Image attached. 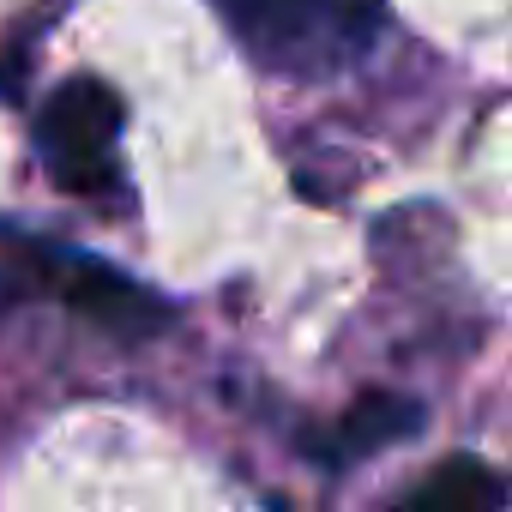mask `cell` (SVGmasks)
I'll use <instances>...</instances> for the list:
<instances>
[{
  "label": "cell",
  "mask_w": 512,
  "mask_h": 512,
  "mask_svg": "<svg viewBox=\"0 0 512 512\" xmlns=\"http://www.w3.org/2000/svg\"><path fill=\"white\" fill-rule=\"evenodd\" d=\"M229 37L284 79L350 73L386 25L380 0H211Z\"/></svg>",
  "instance_id": "cell-1"
},
{
  "label": "cell",
  "mask_w": 512,
  "mask_h": 512,
  "mask_svg": "<svg viewBox=\"0 0 512 512\" xmlns=\"http://www.w3.org/2000/svg\"><path fill=\"white\" fill-rule=\"evenodd\" d=\"M37 284H49L73 314H85L91 326H103L121 344L157 338L169 326V302H157L145 284H133L127 272L91 260V253H61V247H37Z\"/></svg>",
  "instance_id": "cell-3"
},
{
  "label": "cell",
  "mask_w": 512,
  "mask_h": 512,
  "mask_svg": "<svg viewBox=\"0 0 512 512\" xmlns=\"http://www.w3.org/2000/svg\"><path fill=\"white\" fill-rule=\"evenodd\" d=\"M428 428V410L416 398H398V392H368L356 398L326 434H320V458L326 464H350V458H368V452H386V446H404Z\"/></svg>",
  "instance_id": "cell-4"
},
{
  "label": "cell",
  "mask_w": 512,
  "mask_h": 512,
  "mask_svg": "<svg viewBox=\"0 0 512 512\" xmlns=\"http://www.w3.org/2000/svg\"><path fill=\"white\" fill-rule=\"evenodd\" d=\"M512 506V488L494 464L458 452V458H440L428 476H416V488L392 506V512H506Z\"/></svg>",
  "instance_id": "cell-5"
},
{
  "label": "cell",
  "mask_w": 512,
  "mask_h": 512,
  "mask_svg": "<svg viewBox=\"0 0 512 512\" xmlns=\"http://www.w3.org/2000/svg\"><path fill=\"white\" fill-rule=\"evenodd\" d=\"M121 97L103 79H67L37 115V151L55 187L67 193H109L115 187V139H121Z\"/></svg>",
  "instance_id": "cell-2"
}]
</instances>
